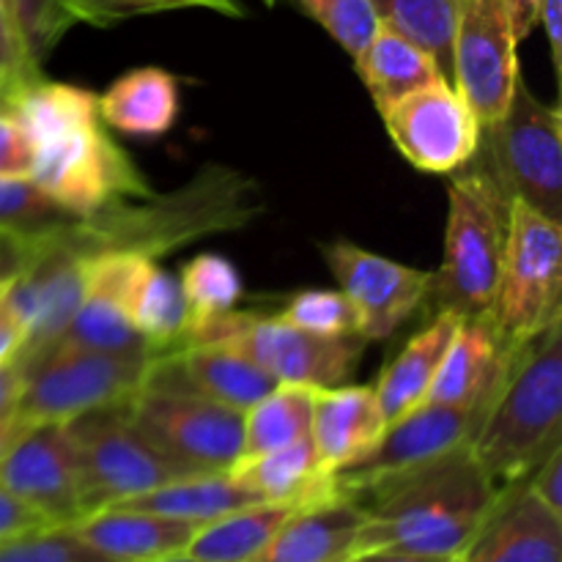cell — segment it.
<instances>
[{
	"instance_id": "obj_10",
	"label": "cell",
	"mask_w": 562,
	"mask_h": 562,
	"mask_svg": "<svg viewBox=\"0 0 562 562\" xmlns=\"http://www.w3.org/2000/svg\"><path fill=\"white\" fill-rule=\"evenodd\" d=\"M80 470L82 519L88 514L146 494L165 483L195 477L137 434L124 404L91 409L66 420Z\"/></svg>"
},
{
	"instance_id": "obj_47",
	"label": "cell",
	"mask_w": 562,
	"mask_h": 562,
	"mask_svg": "<svg viewBox=\"0 0 562 562\" xmlns=\"http://www.w3.org/2000/svg\"><path fill=\"white\" fill-rule=\"evenodd\" d=\"M27 426H31V423H27L25 417L14 409V406L5 412H0V464H3L9 448L16 442V437H20Z\"/></svg>"
},
{
	"instance_id": "obj_8",
	"label": "cell",
	"mask_w": 562,
	"mask_h": 562,
	"mask_svg": "<svg viewBox=\"0 0 562 562\" xmlns=\"http://www.w3.org/2000/svg\"><path fill=\"white\" fill-rule=\"evenodd\" d=\"M562 223L510 203L497 296L488 324L505 349L516 351L536 338L549 322L562 316Z\"/></svg>"
},
{
	"instance_id": "obj_34",
	"label": "cell",
	"mask_w": 562,
	"mask_h": 562,
	"mask_svg": "<svg viewBox=\"0 0 562 562\" xmlns=\"http://www.w3.org/2000/svg\"><path fill=\"white\" fill-rule=\"evenodd\" d=\"M75 214L60 209L31 176L0 179V239L16 247L36 245L75 223Z\"/></svg>"
},
{
	"instance_id": "obj_18",
	"label": "cell",
	"mask_w": 562,
	"mask_h": 562,
	"mask_svg": "<svg viewBox=\"0 0 562 562\" xmlns=\"http://www.w3.org/2000/svg\"><path fill=\"white\" fill-rule=\"evenodd\" d=\"M459 562H562V516L527 481L499 488Z\"/></svg>"
},
{
	"instance_id": "obj_29",
	"label": "cell",
	"mask_w": 562,
	"mask_h": 562,
	"mask_svg": "<svg viewBox=\"0 0 562 562\" xmlns=\"http://www.w3.org/2000/svg\"><path fill=\"white\" fill-rule=\"evenodd\" d=\"M357 75L366 82L373 104L379 113L393 108L398 99L445 80L437 60L415 44L412 38L401 36L393 27L382 25L373 42L355 58Z\"/></svg>"
},
{
	"instance_id": "obj_23",
	"label": "cell",
	"mask_w": 562,
	"mask_h": 562,
	"mask_svg": "<svg viewBox=\"0 0 562 562\" xmlns=\"http://www.w3.org/2000/svg\"><path fill=\"white\" fill-rule=\"evenodd\" d=\"M75 527L77 536L113 562H143L184 554L201 525L132 508H102Z\"/></svg>"
},
{
	"instance_id": "obj_51",
	"label": "cell",
	"mask_w": 562,
	"mask_h": 562,
	"mask_svg": "<svg viewBox=\"0 0 562 562\" xmlns=\"http://www.w3.org/2000/svg\"><path fill=\"white\" fill-rule=\"evenodd\" d=\"M263 3H267V5H272V3H274V0H263Z\"/></svg>"
},
{
	"instance_id": "obj_32",
	"label": "cell",
	"mask_w": 562,
	"mask_h": 562,
	"mask_svg": "<svg viewBox=\"0 0 562 562\" xmlns=\"http://www.w3.org/2000/svg\"><path fill=\"white\" fill-rule=\"evenodd\" d=\"M313 395H316L313 387L278 384L258 404L241 412V459L311 437Z\"/></svg>"
},
{
	"instance_id": "obj_39",
	"label": "cell",
	"mask_w": 562,
	"mask_h": 562,
	"mask_svg": "<svg viewBox=\"0 0 562 562\" xmlns=\"http://www.w3.org/2000/svg\"><path fill=\"white\" fill-rule=\"evenodd\" d=\"M296 5L316 20L351 58H357L382 27L371 0H296Z\"/></svg>"
},
{
	"instance_id": "obj_3",
	"label": "cell",
	"mask_w": 562,
	"mask_h": 562,
	"mask_svg": "<svg viewBox=\"0 0 562 562\" xmlns=\"http://www.w3.org/2000/svg\"><path fill=\"white\" fill-rule=\"evenodd\" d=\"M562 445V316L527 340L510 360L470 453L494 488L525 481Z\"/></svg>"
},
{
	"instance_id": "obj_15",
	"label": "cell",
	"mask_w": 562,
	"mask_h": 562,
	"mask_svg": "<svg viewBox=\"0 0 562 562\" xmlns=\"http://www.w3.org/2000/svg\"><path fill=\"white\" fill-rule=\"evenodd\" d=\"M58 234L20 247L22 263L5 283V296L25 329V344L16 355L22 366L58 344L86 291V258L64 245Z\"/></svg>"
},
{
	"instance_id": "obj_25",
	"label": "cell",
	"mask_w": 562,
	"mask_h": 562,
	"mask_svg": "<svg viewBox=\"0 0 562 562\" xmlns=\"http://www.w3.org/2000/svg\"><path fill=\"white\" fill-rule=\"evenodd\" d=\"M121 302L135 333L157 355L176 349L187 327V305L179 278L154 258L124 252Z\"/></svg>"
},
{
	"instance_id": "obj_45",
	"label": "cell",
	"mask_w": 562,
	"mask_h": 562,
	"mask_svg": "<svg viewBox=\"0 0 562 562\" xmlns=\"http://www.w3.org/2000/svg\"><path fill=\"white\" fill-rule=\"evenodd\" d=\"M5 283L9 280L0 283V362L20 355L22 344H25V329H22V322L16 318L14 307H11L9 296H5Z\"/></svg>"
},
{
	"instance_id": "obj_11",
	"label": "cell",
	"mask_w": 562,
	"mask_h": 562,
	"mask_svg": "<svg viewBox=\"0 0 562 562\" xmlns=\"http://www.w3.org/2000/svg\"><path fill=\"white\" fill-rule=\"evenodd\" d=\"M31 179L75 217L151 192L146 176L108 135L102 119L36 143Z\"/></svg>"
},
{
	"instance_id": "obj_27",
	"label": "cell",
	"mask_w": 562,
	"mask_h": 562,
	"mask_svg": "<svg viewBox=\"0 0 562 562\" xmlns=\"http://www.w3.org/2000/svg\"><path fill=\"white\" fill-rule=\"evenodd\" d=\"M236 483L256 494L261 503L313 505L333 497L335 477L322 470L311 437L269 453L239 459L228 470Z\"/></svg>"
},
{
	"instance_id": "obj_22",
	"label": "cell",
	"mask_w": 562,
	"mask_h": 562,
	"mask_svg": "<svg viewBox=\"0 0 562 562\" xmlns=\"http://www.w3.org/2000/svg\"><path fill=\"white\" fill-rule=\"evenodd\" d=\"M366 521L360 503L333 494L302 505L250 562H346Z\"/></svg>"
},
{
	"instance_id": "obj_1",
	"label": "cell",
	"mask_w": 562,
	"mask_h": 562,
	"mask_svg": "<svg viewBox=\"0 0 562 562\" xmlns=\"http://www.w3.org/2000/svg\"><path fill=\"white\" fill-rule=\"evenodd\" d=\"M261 212L263 195L256 179L228 165H203L176 190H151L77 217L58 239L82 258L132 252L157 261L206 236L247 228Z\"/></svg>"
},
{
	"instance_id": "obj_16",
	"label": "cell",
	"mask_w": 562,
	"mask_h": 562,
	"mask_svg": "<svg viewBox=\"0 0 562 562\" xmlns=\"http://www.w3.org/2000/svg\"><path fill=\"white\" fill-rule=\"evenodd\" d=\"M329 272L338 280V291L351 302L357 316V335L362 340H384L401 324L426 305L431 272L406 267L387 256L366 250L349 239L322 245Z\"/></svg>"
},
{
	"instance_id": "obj_53",
	"label": "cell",
	"mask_w": 562,
	"mask_h": 562,
	"mask_svg": "<svg viewBox=\"0 0 562 562\" xmlns=\"http://www.w3.org/2000/svg\"><path fill=\"white\" fill-rule=\"evenodd\" d=\"M346 562H349V560H346Z\"/></svg>"
},
{
	"instance_id": "obj_42",
	"label": "cell",
	"mask_w": 562,
	"mask_h": 562,
	"mask_svg": "<svg viewBox=\"0 0 562 562\" xmlns=\"http://www.w3.org/2000/svg\"><path fill=\"white\" fill-rule=\"evenodd\" d=\"M33 146L22 130L20 119L0 104V179L31 176Z\"/></svg>"
},
{
	"instance_id": "obj_43",
	"label": "cell",
	"mask_w": 562,
	"mask_h": 562,
	"mask_svg": "<svg viewBox=\"0 0 562 562\" xmlns=\"http://www.w3.org/2000/svg\"><path fill=\"white\" fill-rule=\"evenodd\" d=\"M525 481L543 505H549L554 514L562 516V445L549 450L541 459V464Z\"/></svg>"
},
{
	"instance_id": "obj_31",
	"label": "cell",
	"mask_w": 562,
	"mask_h": 562,
	"mask_svg": "<svg viewBox=\"0 0 562 562\" xmlns=\"http://www.w3.org/2000/svg\"><path fill=\"white\" fill-rule=\"evenodd\" d=\"M300 508L302 505L289 503L245 505L203 525L187 547V554L201 562H250Z\"/></svg>"
},
{
	"instance_id": "obj_33",
	"label": "cell",
	"mask_w": 562,
	"mask_h": 562,
	"mask_svg": "<svg viewBox=\"0 0 562 562\" xmlns=\"http://www.w3.org/2000/svg\"><path fill=\"white\" fill-rule=\"evenodd\" d=\"M179 285L187 305L184 335L236 311L245 296V280H241L239 269L217 252H203V256L187 261L181 267Z\"/></svg>"
},
{
	"instance_id": "obj_46",
	"label": "cell",
	"mask_w": 562,
	"mask_h": 562,
	"mask_svg": "<svg viewBox=\"0 0 562 562\" xmlns=\"http://www.w3.org/2000/svg\"><path fill=\"white\" fill-rule=\"evenodd\" d=\"M22 373H25V368H22L20 357H11V360L0 362V412L14 406L22 387Z\"/></svg>"
},
{
	"instance_id": "obj_37",
	"label": "cell",
	"mask_w": 562,
	"mask_h": 562,
	"mask_svg": "<svg viewBox=\"0 0 562 562\" xmlns=\"http://www.w3.org/2000/svg\"><path fill=\"white\" fill-rule=\"evenodd\" d=\"M0 562H113L88 547L71 525H42L0 541Z\"/></svg>"
},
{
	"instance_id": "obj_49",
	"label": "cell",
	"mask_w": 562,
	"mask_h": 562,
	"mask_svg": "<svg viewBox=\"0 0 562 562\" xmlns=\"http://www.w3.org/2000/svg\"><path fill=\"white\" fill-rule=\"evenodd\" d=\"M22 263V250L14 245V241L0 239V283L9 278H14L16 269Z\"/></svg>"
},
{
	"instance_id": "obj_48",
	"label": "cell",
	"mask_w": 562,
	"mask_h": 562,
	"mask_svg": "<svg viewBox=\"0 0 562 562\" xmlns=\"http://www.w3.org/2000/svg\"><path fill=\"white\" fill-rule=\"evenodd\" d=\"M456 558H431V554L390 552V549H373V552L355 554L349 562H453Z\"/></svg>"
},
{
	"instance_id": "obj_4",
	"label": "cell",
	"mask_w": 562,
	"mask_h": 562,
	"mask_svg": "<svg viewBox=\"0 0 562 562\" xmlns=\"http://www.w3.org/2000/svg\"><path fill=\"white\" fill-rule=\"evenodd\" d=\"M510 198L477 159L456 170L448 190L442 263L431 272L426 302L434 313L488 318L503 272L510 228Z\"/></svg>"
},
{
	"instance_id": "obj_52",
	"label": "cell",
	"mask_w": 562,
	"mask_h": 562,
	"mask_svg": "<svg viewBox=\"0 0 562 562\" xmlns=\"http://www.w3.org/2000/svg\"><path fill=\"white\" fill-rule=\"evenodd\" d=\"M453 562H459V558H456V560H453Z\"/></svg>"
},
{
	"instance_id": "obj_17",
	"label": "cell",
	"mask_w": 562,
	"mask_h": 562,
	"mask_svg": "<svg viewBox=\"0 0 562 562\" xmlns=\"http://www.w3.org/2000/svg\"><path fill=\"white\" fill-rule=\"evenodd\" d=\"M0 486L47 525H77L82 519L80 470L69 426L31 423L0 464Z\"/></svg>"
},
{
	"instance_id": "obj_38",
	"label": "cell",
	"mask_w": 562,
	"mask_h": 562,
	"mask_svg": "<svg viewBox=\"0 0 562 562\" xmlns=\"http://www.w3.org/2000/svg\"><path fill=\"white\" fill-rule=\"evenodd\" d=\"M274 316L291 327L302 329V333L318 335V338H355L357 335L355 307L340 291H300Z\"/></svg>"
},
{
	"instance_id": "obj_35",
	"label": "cell",
	"mask_w": 562,
	"mask_h": 562,
	"mask_svg": "<svg viewBox=\"0 0 562 562\" xmlns=\"http://www.w3.org/2000/svg\"><path fill=\"white\" fill-rule=\"evenodd\" d=\"M379 22L420 44L450 82V44L461 0H371Z\"/></svg>"
},
{
	"instance_id": "obj_50",
	"label": "cell",
	"mask_w": 562,
	"mask_h": 562,
	"mask_svg": "<svg viewBox=\"0 0 562 562\" xmlns=\"http://www.w3.org/2000/svg\"><path fill=\"white\" fill-rule=\"evenodd\" d=\"M143 562H201L195 558H190V554H170V558H159V560H143Z\"/></svg>"
},
{
	"instance_id": "obj_6",
	"label": "cell",
	"mask_w": 562,
	"mask_h": 562,
	"mask_svg": "<svg viewBox=\"0 0 562 562\" xmlns=\"http://www.w3.org/2000/svg\"><path fill=\"white\" fill-rule=\"evenodd\" d=\"M148 445L195 475L228 472L241 459V412L154 373L124 401Z\"/></svg>"
},
{
	"instance_id": "obj_21",
	"label": "cell",
	"mask_w": 562,
	"mask_h": 562,
	"mask_svg": "<svg viewBox=\"0 0 562 562\" xmlns=\"http://www.w3.org/2000/svg\"><path fill=\"white\" fill-rule=\"evenodd\" d=\"M384 417L376 393L360 384L316 390L311 415V442L324 472L346 470L373 448L384 431Z\"/></svg>"
},
{
	"instance_id": "obj_20",
	"label": "cell",
	"mask_w": 562,
	"mask_h": 562,
	"mask_svg": "<svg viewBox=\"0 0 562 562\" xmlns=\"http://www.w3.org/2000/svg\"><path fill=\"white\" fill-rule=\"evenodd\" d=\"M516 351L499 344L488 318H461L426 401L453 406L492 404Z\"/></svg>"
},
{
	"instance_id": "obj_2",
	"label": "cell",
	"mask_w": 562,
	"mask_h": 562,
	"mask_svg": "<svg viewBox=\"0 0 562 562\" xmlns=\"http://www.w3.org/2000/svg\"><path fill=\"white\" fill-rule=\"evenodd\" d=\"M366 514L355 554L390 552L459 558L497 499V488L459 448L417 470L384 477L355 494Z\"/></svg>"
},
{
	"instance_id": "obj_26",
	"label": "cell",
	"mask_w": 562,
	"mask_h": 562,
	"mask_svg": "<svg viewBox=\"0 0 562 562\" xmlns=\"http://www.w3.org/2000/svg\"><path fill=\"white\" fill-rule=\"evenodd\" d=\"M97 99L102 124L130 137L165 135L181 110L179 80L159 66H140L115 77Z\"/></svg>"
},
{
	"instance_id": "obj_12",
	"label": "cell",
	"mask_w": 562,
	"mask_h": 562,
	"mask_svg": "<svg viewBox=\"0 0 562 562\" xmlns=\"http://www.w3.org/2000/svg\"><path fill=\"white\" fill-rule=\"evenodd\" d=\"M519 27L510 0H461L450 44V86L481 126L505 113L521 75Z\"/></svg>"
},
{
	"instance_id": "obj_7",
	"label": "cell",
	"mask_w": 562,
	"mask_h": 562,
	"mask_svg": "<svg viewBox=\"0 0 562 562\" xmlns=\"http://www.w3.org/2000/svg\"><path fill=\"white\" fill-rule=\"evenodd\" d=\"M157 355H113L55 344L22 373L14 409L27 423H66L102 406L124 404L151 376Z\"/></svg>"
},
{
	"instance_id": "obj_30",
	"label": "cell",
	"mask_w": 562,
	"mask_h": 562,
	"mask_svg": "<svg viewBox=\"0 0 562 562\" xmlns=\"http://www.w3.org/2000/svg\"><path fill=\"white\" fill-rule=\"evenodd\" d=\"M252 503H261V499L247 492L241 483H236L228 472H212V475L181 477V481L165 483V486L137 494V497L110 505V508L148 510V514L170 516V519L192 521V525L203 527Z\"/></svg>"
},
{
	"instance_id": "obj_41",
	"label": "cell",
	"mask_w": 562,
	"mask_h": 562,
	"mask_svg": "<svg viewBox=\"0 0 562 562\" xmlns=\"http://www.w3.org/2000/svg\"><path fill=\"white\" fill-rule=\"evenodd\" d=\"M5 3H9L14 20L20 22L27 47L42 64L44 55L71 27L64 11V0H5Z\"/></svg>"
},
{
	"instance_id": "obj_44",
	"label": "cell",
	"mask_w": 562,
	"mask_h": 562,
	"mask_svg": "<svg viewBox=\"0 0 562 562\" xmlns=\"http://www.w3.org/2000/svg\"><path fill=\"white\" fill-rule=\"evenodd\" d=\"M42 525H47V521H44L36 510L27 508L22 499H16L14 494L5 492V488L0 486V541Z\"/></svg>"
},
{
	"instance_id": "obj_36",
	"label": "cell",
	"mask_w": 562,
	"mask_h": 562,
	"mask_svg": "<svg viewBox=\"0 0 562 562\" xmlns=\"http://www.w3.org/2000/svg\"><path fill=\"white\" fill-rule=\"evenodd\" d=\"M206 9L223 16H241L236 0H64L69 22H82L93 27H110L135 16L162 14V11Z\"/></svg>"
},
{
	"instance_id": "obj_40",
	"label": "cell",
	"mask_w": 562,
	"mask_h": 562,
	"mask_svg": "<svg viewBox=\"0 0 562 562\" xmlns=\"http://www.w3.org/2000/svg\"><path fill=\"white\" fill-rule=\"evenodd\" d=\"M42 77L36 55L22 36L20 22L11 14L9 3L0 0V104L9 102L16 91Z\"/></svg>"
},
{
	"instance_id": "obj_9",
	"label": "cell",
	"mask_w": 562,
	"mask_h": 562,
	"mask_svg": "<svg viewBox=\"0 0 562 562\" xmlns=\"http://www.w3.org/2000/svg\"><path fill=\"white\" fill-rule=\"evenodd\" d=\"M192 344H228L250 357L278 384H302L313 390L349 382L366 351V340L357 335L318 338L280 322L278 316L256 311H231L179 340V346Z\"/></svg>"
},
{
	"instance_id": "obj_24",
	"label": "cell",
	"mask_w": 562,
	"mask_h": 562,
	"mask_svg": "<svg viewBox=\"0 0 562 562\" xmlns=\"http://www.w3.org/2000/svg\"><path fill=\"white\" fill-rule=\"evenodd\" d=\"M165 366L179 373L181 384L228 409L247 412L278 387L272 376L228 344H192L165 351Z\"/></svg>"
},
{
	"instance_id": "obj_13",
	"label": "cell",
	"mask_w": 562,
	"mask_h": 562,
	"mask_svg": "<svg viewBox=\"0 0 562 562\" xmlns=\"http://www.w3.org/2000/svg\"><path fill=\"white\" fill-rule=\"evenodd\" d=\"M492 404H420L398 420L387 423L382 437L373 442L368 453H362L355 464L335 472V492L355 497L362 488L417 470L434 459L453 453L459 448H470L483 415Z\"/></svg>"
},
{
	"instance_id": "obj_14",
	"label": "cell",
	"mask_w": 562,
	"mask_h": 562,
	"mask_svg": "<svg viewBox=\"0 0 562 562\" xmlns=\"http://www.w3.org/2000/svg\"><path fill=\"white\" fill-rule=\"evenodd\" d=\"M382 119L401 157L420 173L450 176L481 151V121L448 80L398 99Z\"/></svg>"
},
{
	"instance_id": "obj_28",
	"label": "cell",
	"mask_w": 562,
	"mask_h": 562,
	"mask_svg": "<svg viewBox=\"0 0 562 562\" xmlns=\"http://www.w3.org/2000/svg\"><path fill=\"white\" fill-rule=\"evenodd\" d=\"M459 322L461 318L453 313H434L431 322L382 368L373 393H376L384 423L398 420L401 415L426 401Z\"/></svg>"
},
{
	"instance_id": "obj_5",
	"label": "cell",
	"mask_w": 562,
	"mask_h": 562,
	"mask_svg": "<svg viewBox=\"0 0 562 562\" xmlns=\"http://www.w3.org/2000/svg\"><path fill=\"white\" fill-rule=\"evenodd\" d=\"M477 159L510 201L562 223V115L554 104H543L521 75L505 113L483 126Z\"/></svg>"
},
{
	"instance_id": "obj_19",
	"label": "cell",
	"mask_w": 562,
	"mask_h": 562,
	"mask_svg": "<svg viewBox=\"0 0 562 562\" xmlns=\"http://www.w3.org/2000/svg\"><path fill=\"white\" fill-rule=\"evenodd\" d=\"M124 252H99L86 258V291L58 344L82 346L113 355H157L132 327L121 302Z\"/></svg>"
}]
</instances>
